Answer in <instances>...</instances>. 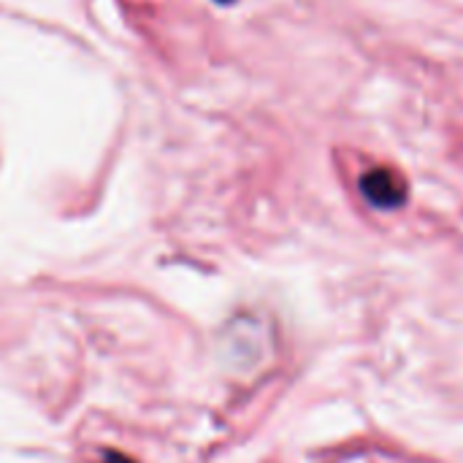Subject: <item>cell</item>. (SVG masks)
I'll use <instances>...</instances> for the list:
<instances>
[{
    "label": "cell",
    "mask_w": 463,
    "mask_h": 463,
    "mask_svg": "<svg viewBox=\"0 0 463 463\" xmlns=\"http://www.w3.org/2000/svg\"><path fill=\"white\" fill-rule=\"evenodd\" d=\"M100 463H133V461H128L125 456H119V453H109V456H103V461Z\"/></svg>",
    "instance_id": "cell-2"
},
{
    "label": "cell",
    "mask_w": 463,
    "mask_h": 463,
    "mask_svg": "<svg viewBox=\"0 0 463 463\" xmlns=\"http://www.w3.org/2000/svg\"><path fill=\"white\" fill-rule=\"evenodd\" d=\"M361 193L377 209H399L407 201V182L393 168H372L361 176Z\"/></svg>",
    "instance_id": "cell-1"
},
{
    "label": "cell",
    "mask_w": 463,
    "mask_h": 463,
    "mask_svg": "<svg viewBox=\"0 0 463 463\" xmlns=\"http://www.w3.org/2000/svg\"><path fill=\"white\" fill-rule=\"evenodd\" d=\"M220 3H231V0H220Z\"/></svg>",
    "instance_id": "cell-3"
}]
</instances>
